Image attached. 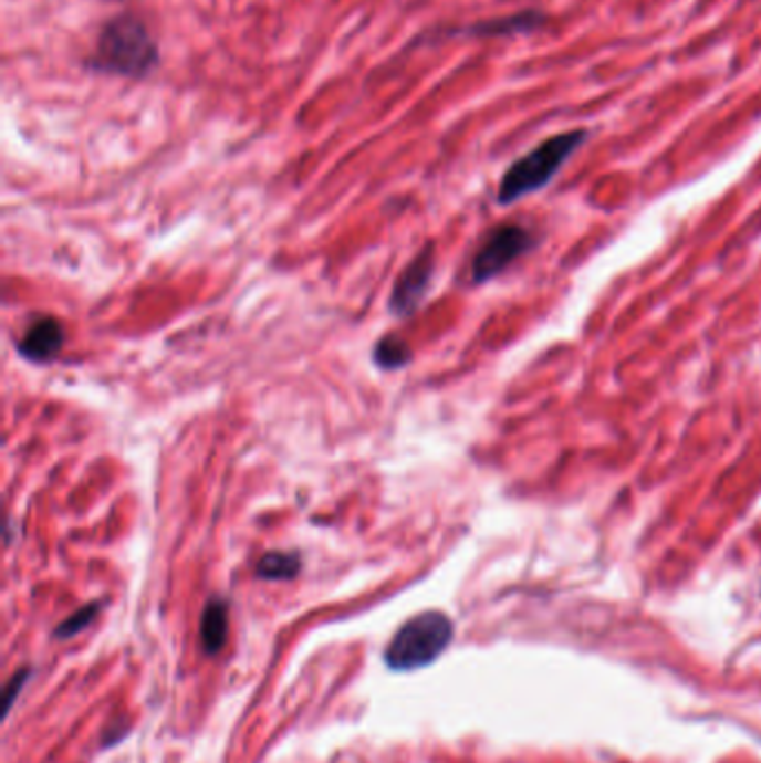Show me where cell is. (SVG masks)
Here are the masks:
<instances>
[{
  "label": "cell",
  "mask_w": 761,
  "mask_h": 763,
  "mask_svg": "<svg viewBox=\"0 0 761 763\" xmlns=\"http://www.w3.org/2000/svg\"><path fill=\"white\" fill-rule=\"evenodd\" d=\"M159 65V45L148 25L133 14H121L107 21L98 34L90 67L96 72L146 79Z\"/></svg>",
  "instance_id": "6da1fadb"
},
{
  "label": "cell",
  "mask_w": 761,
  "mask_h": 763,
  "mask_svg": "<svg viewBox=\"0 0 761 763\" xmlns=\"http://www.w3.org/2000/svg\"><path fill=\"white\" fill-rule=\"evenodd\" d=\"M585 130H572L561 133L536 146L532 153L514 161L500 179L498 186V203L507 206L514 203L532 192H539L545 188L556 173L563 168V164L576 153V148L585 142Z\"/></svg>",
  "instance_id": "7a4b0ae2"
},
{
  "label": "cell",
  "mask_w": 761,
  "mask_h": 763,
  "mask_svg": "<svg viewBox=\"0 0 761 763\" xmlns=\"http://www.w3.org/2000/svg\"><path fill=\"white\" fill-rule=\"evenodd\" d=\"M454 639V623L442 612H423L409 618L385 652L389 668L411 672L434 663Z\"/></svg>",
  "instance_id": "3957f363"
},
{
  "label": "cell",
  "mask_w": 761,
  "mask_h": 763,
  "mask_svg": "<svg viewBox=\"0 0 761 763\" xmlns=\"http://www.w3.org/2000/svg\"><path fill=\"white\" fill-rule=\"evenodd\" d=\"M534 234L519 223H502L493 228L484 241L480 243L478 252L471 262V280L476 284H484L498 278L504 269H510L519 258L534 248Z\"/></svg>",
  "instance_id": "277c9868"
},
{
  "label": "cell",
  "mask_w": 761,
  "mask_h": 763,
  "mask_svg": "<svg viewBox=\"0 0 761 763\" xmlns=\"http://www.w3.org/2000/svg\"><path fill=\"white\" fill-rule=\"evenodd\" d=\"M436 273V248L434 243H427L418 258L403 271L398 278L394 291H392V311L400 317L416 313L420 302L425 300L431 280Z\"/></svg>",
  "instance_id": "5b68a950"
},
{
  "label": "cell",
  "mask_w": 761,
  "mask_h": 763,
  "mask_svg": "<svg viewBox=\"0 0 761 763\" xmlns=\"http://www.w3.org/2000/svg\"><path fill=\"white\" fill-rule=\"evenodd\" d=\"M65 344V331L63 324L54 317H39L25 335L19 339L17 351L28 359L37 364L52 362Z\"/></svg>",
  "instance_id": "8992f818"
},
{
  "label": "cell",
  "mask_w": 761,
  "mask_h": 763,
  "mask_svg": "<svg viewBox=\"0 0 761 763\" xmlns=\"http://www.w3.org/2000/svg\"><path fill=\"white\" fill-rule=\"evenodd\" d=\"M228 636V605L221 598H210L201 614V644L208 655H217Z\"/></svg>",
  "instance_id": "52a82bcc"
},
{
  "label": "cell",
  "mask_w": 761,
  "mask_h": 763,
  "mask_svg": "<svg viewBox=\"0 0 761 763\" xmlns=\"http://www.w3.org/2000/svg\"><path fill=\"white\" fill-rule=\"evenodd\" d=\"M545 21L541 12H521L507 19H496V21H484L476 23L471 28L460 30L462 34L467 32L469 36H500V34H514V32H528L539 28Z\"/></svg>",
  "instance_id": "ba28073f"
},
{
  "label": "cell",
  "mask_w": 761,
  "mask_h": 763,
  "mask_svg": "<svg viewBox=\"0 0 761 763\" xmlns=\"http://www.w3.org/2000/svg\"><path fill=\"white\" fill-rule=\"evenodd\" d=\"M302 569L300 554L295 552H271L262 556V561L256 567V574L267 581H289L295 578Z\"/></svg>",
  "instance_id": "9c48e42d"
},
{
  "label": "cell",
  "mask_w": 761,
  "mask_h": 763,
  "mask_svg": "<svg viewBox=\"0 0 761 763\" xmlns=\"http://www.w3.org/2000/svg\"><path fill=\"white\" fill-rule=\"evenodd\" d=\"M411 357H414V353H411L409 344L400 337H394V335L383 337L373 348V362L385 370L403 368L411 362Z\"/></svg>",
  "instance_id": "30bf717a"
},
{
  "label": "cell",
  "mask_w": 761,
  "mask_h": 763,
  "mask_svg": "<svg viewBox=\"0 0 761 763\" xmlns=\"http://www.w3.org/2000/svg\"><path fill=\"white\" fill-rule=\"evenodd\" d=\"M98 609H101V603H92V605H85V607H81L79 612H74L70 618H65V620L59 625V629H56L59 639H67V636H74V634H79L81 629H85V627L94 620V616L98 614Z\"/></svg>",
  "instance_id": "8fae6325"
}]
</instances>
